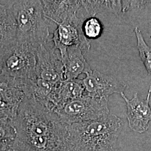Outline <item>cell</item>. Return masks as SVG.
Here are the masks:
<instances>
[{
    "label": "cell",
    "instance_id": "20",
    "mask_svg": "<svg viewBox=\"0 0 151 151\" xmlns=\"http://www.w3.org/2000/svg\"><path fill=\"white\" fill-rule=\"evenodd\" d=\"M5 51L2 50L0 49V73H1V62H2V59L3 57Z\"/></svg>",
    "mask_w": 151,
    "mask_h": 151
},
{
    "label": "cell",
    "instance_id": "18",
    "mask_svg": "<svg viewBox=\"0 0 151 151\" xmlns=\"http://www.w3.org/2000/svg\"><path fill=\"white\" fill-rule=\"evenodd\" d=\"M18 109L14 108L0 99V119L4 118L13 120L16 117Z\"/></svg>",
    "mask_w": 151,
    "mask_h": 151
},
{
    "label": "cell",
    "instance_id": "12",
    "mask_svg": "<svg viewBox=\"0 0 151 151\" xmlns=\"http://www.w3.org/2000/svg\"><path fill=\"white\" fill-rule=\"evenodd\" d=\"M48 20L55 24L64 22L82 8L81 1H42Z\"/></svg>",
    "mask_w": 151,
    "mask_h": 151
},
{
    "label": "cell",
    "instance_id": "16",
    "mask_svg": "<svg viewBox=\"0 0 151 151\" xmlns=\"http://www.w3.org/2000/svg\"><path fill=\"white\" fill-rule=\"evenodd\" d=\"M82 29L87 39H96L101 37L103 32L102 23L95 17L86 19L83 22Z\"/></svg>",
    "mask_w": 151,
    "mask_h": 151
},
{
    "label": "cell",
    "instance_id": "4",
    "mask_svg": "<svg viewBox=\"0 0 151 151\" xmlns=\"http://www.w3.org/2000/svg\"><path fill=\"white\" fill-rule=\"evenodd\" d=\"M37 49L16 43L3 55L0 76L24 80L36 78Z\"/></svg>",
    "mask_w": 151,
    "mask_h": 151
},
{
    "label": "cell",
    "instance_id": "3",
    "mask_svg": "<svg viewBox=\"0 0 151 151\" xmlns=\"http://www.w3.org/2000/svg\"><path fill=\"white\" fill-rule=\"evenodd\" d=\"M18 43L27 44L38 49L49 41V27L42 1H14Z\"/></svg>",
    "mask_w": 151,
    "mask_h": 151
},
{
    "label": "cell",
    "instance_id": "5",
    "mask_svg": "<svg viewBox=\"0 0 151 151\" xmlns=\"http://www.w3.org/2000/svg\"><path fill=\"white\" fill-rule=\"evenodd\" d=\"M54 113L68 125L96 120L110 114L108 101L86 95L65 103Z\"/></svg>",
    "mask_w": 151,
    "mask_h": 151
},
{
    "label": "cell",
    "instance_id": "14",
    "mask_svg": "<svg viewBox=\"0 0 151 151\" xmlns=\"http://www.w3.org/2000/svg\"><path fill=\"white\" fill-rule=\"evenodd\" d=\"M81 3L88 18L105 12L116 15L123 12V1H81Z\"/></svg>",
    "mask_w": 151,
    "mask_h": 151
},
{
    "label": "cell",
    "instance_id": "9",
    "mask_svg": "<svg viewBox=\"0 0 151 151\" xmlns=\"http://www.w3.org/2000/svg\"><path fill=\"white\" fill-rule=\"evenodd\" d=\"M151 85L145 100H142L135 93L132 99H128L124 93L120 94L127 105V118L130 128L138 133L147 131L151 122V108L150 105Z\"/></svg>",
    "mask_w": 151,
    "mask_h": 151
},
{
    "label": "cell",
    "instance_id": "8",
    "mask_svg": "<svg viewBox=\"0 0 151 151\" xmlns=\"http://www.w3.org/2000/svg\"><path fill=\"white\" fill-rule=\"evenodd\" d=\"M85 88V95L100 100L109 101V97L114 93H124L127 85L113 77L101 73L96 70L87 73L81 80Z\"/></svg>",
    "mask_w": 151,
    "mask_h": 151
},
{
    "label": "cell",
    "instance_id": "6",
    "mask_svg": "<svg viewBox=\"0 0 151 151\" xmlns=\"http://www.w3.org/2000/svg\"><path fill=\"white\" fill-rule=\"evenodd\" d=\"M85 20L79 16L78 12L64 22L55 24L57 27L50 41L53 42L54 48L59 51L62 60L67 54V48L72 46L80 47L83 53L90 50L91 44L85 36L82 29Z\"/></svg>",
    "mask_w": 151,
    "mask_h": 151
},
{
    "label": "cell",
    "instance_id": "7",
    "mask_svg": "<svg viewBox=\"0 0 151 151\" xmlns=\"http://www.w3.org/2000/svg\"><path fill=\"white\" fill-rule=\"evenodd\" d=\"M36 77L55 85L65 81L64 65L59 51L54 47L45 44L38 48Z\"/></svg>",
    "mask_w": 151,
    "mask_h": 151
},
{
    "label": "cell",
    "instance_id": "13",
    "mask_svg": "<svg viewBox=\"0 0 151 151\" xmlns=\"http://www.w3.org/2000/svg\"><path fill=\"white\" fill-rule=\"evenodd\" d=\"M83 54L78 46L67 48V54L62 60L65 67V81L77 79L82 73L86 75L91 71Z\"/></svg>",
    "mask_w": 151,
    "mask_h": 151
},
{
    "label": "cell",
    "instance_id": "10",
    "mask_svg": "<svg viewBox=\"0 0 151 151\" xmlns=\"http://www.w3.org/2000/svg\"><path fill=\"white\" fill-rule=\"evenodd\" d=\"M14 1H0V49L6 51L17 42Z\"/></svg>",
    "mask_w": 151,
    "mask_h": 151
},
{
    "label": "cell",
    "instance_id": "17",
    "mask_svg": "<svg viewBox=\"0 0 151 151\" xmlns=\"http://www.w3.org/2000/svg\"><path fill=\"white\" fill-rule=\"evenodd\" d=\"M16 132L12 121L9 118L0 119V143L15 139Z\"/></svg>",
    "mask_w": 151,
    "mask_h": 151
},
{
    "label": "cell",
    "instance_id": "11",
    "mask_svg": "<svg viewBox=\"0 0 151 151\" xmlns=\"http://www.w3.org/2000/svg\"><path fill=\"white\" fill-rule=\"evenodd\" d=\"M85 95V88L81 80L64 81L57 85L49 103V110L55 111L65 103Z\"/></svg>",
    "mask_w": 151,
    "mask_h": 151
},
{
    "label": "cell",
    "instance_id": "1",
    "mask_svg": "<svg viewBox=\"0 0 151 151\" xmlns=\"http://www.w3.org/2000/svg\"><path fill=\"white\" fill-rule=\"evenodd\" d=\"M12 121L16 151H76L69 125L34 98L25 97Z\"/></svg>",
    "mask_w": 151,
    "mask_h": 151
},
{
    "label": "cell",
    "instance_id": "19",
    "mask_svg": "<svg viewBox=\"0 0 151 151\" xmlns=\"http://www.w3.org/2000/svg\"><path fill=\"white\" fill-rule=\"evenodd\" d=\"M14 140L0 143V151H16L14 148Z\"/></svg>",
    "mask_w": 151,
    "mask_h": 151
},
{
    "label": "cell",
    "instance_id": "15",
    "mask_svg": "<svg viewBox=\"0 0 151 151\" xmlns=\"http://www.w3.org/2000/svg\"><path fill=\"white\" fill-rule=\"evenodd\" d=\"M134 32L137 38V47L140 59L148 74L151 76V46L148 45L146 43L142 32L138 27H135Z\"/></svg>",
    "mask_w": 151,
    "mask_h": 151
},
{
    "label": "cell",
    "instance_id": "2",
    "mask_svg": "<svg viewBox=\"0 0 151 151\" xmlns=\"http://www.w3.org/2000/svg\"><path fill=\"white\" fill-rule=\"evenodd\" d=\"M123 123L109 114L100 119L69 125L76 151H115Z\"/></svg>",
    "mask_w": 151,
    "mask_h": 151
}]
</instances>
